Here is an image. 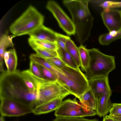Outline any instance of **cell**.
<instances>
[{"label":"cell","instance_id":"6da1fadb","mask_svg":"<svg viewBox=\"0 0 121 121\" xmlns=\"http://www.w3.org/2000/svg\"><path fill=\"white\" fill-rule=\"evenodd\" d=\"M37 91L28 89L19 70L12 73L4 71L0 75V98L15 100L34 109L37 106Z\"/></svg>","mask_w":121,"mask_h":121},{"label":"cell","instance_id":"7a4b0ae2","mask_svg":"<svg viewBox=\"0 0 121 121\" xmlns=\"http://www.w3.org/2000/svg\"><path fill=\"white\" fill-rule=\"evenodd\" d=\"M89 0H65L64 4L72 17L76 39L81 45L88 39L93 25V19L89 8Z\"/></svg>","mask_w":121,"mask_h":121},{"label":"cell","instance_id":"3957f363","mask_svg":"<svg viewBox=\"0 0 121 121\" xmlns=\"http://www.w3.org/2000/svg\"><path fill=\"white\" fill-rule=\"evenodd\" d=\"M54 75L61 86L79 99L89 88L88 80L79 68L66 65L60 69L57 68Z\"/></svg>","mask_w":121,"mask_h":121},{"label":"cell","instance_id":"277c9868","mask_svg":"<svg viewBox=\"0 0 121 121\" xmlns=\"http://www.w3.org/2000/svg\"><path fill=\"white\" fill-rule=\"evenodd\" d=\"M90 60L85 75L89 80L108 76L116 68L114 56L105 54L95 48L88 49Z\"/></svg>","mask_w":121,"mask_h":121},{"label":"cell","instance_id":"5b68a950","mask_svg":"<svg viewBox=\"0 0 121 121\" xmlns=\"http://www.w3.org/2000/svg\"><path fill=\"white\" fill-rule=\"evenodd\" d=\"M44 17L34 7L30 6L9 27L16 36L29 34L43 24Z\"/></svg>","mask_w":121,"mask_h":121},{"label":"cell","instance_id":"8992f818","mask_svg":"<svg viewBox=\"0 0 121 121\" xmlns=\"http://www.w3.org/2000/svg\"><path fill=\"white\" fill-rule=\"evenodd\" d=\"M56 117H83L97 115L96 111L91 110L78 103L76 98L62 101L55 111Z\"/></svg>","mask_w":121,"mask_h":121},{"label":"cell","instance_id":"52a82bcc","mask_svg":"<svg viewBox=\"0 0 121 121\" xmlns=\"http://www.w3.org/2000/svg\"><path fill=\"white\" fill-rule=\"evenodd\" d=\"M37 106L56 99H63L70 93L56 81L41 83L37 89ZM36 106V107H37Z\"/></svg>","mask_w":121,"mask_h":121},{"label":"cell","instance_id":"ba28073f","mask_svg":"<svg viewBox=\"0 0 121 121\" xmlns=\"http://www.w3.org/2000/svg\"><path fill=\"white\" fill-rule=\"evenodd\" d=\"M0 100V113L4 116L18 117L33 112V109L17 101L3 97Z\"/></svg>","mask_w":121,"mask_h":121},{"label":"cell","instance_id":"9c48e42d","mask_svg":"<svg viewBox=\"0 0 121 121\" xmlns=\"http://www.w3.org/2000/svg\"><path fill=\"white\" fill-rule=\"evenodd\" d=\"M46 7L53 15L57 21L60 27L69 35L75 34V27L70 18L56 2L49 1Z\"/></svg>","mask_w":121,"mask_h":121},{"label":"cell","instance_id":"30bf717a","mask_svg":"<svg viewBox=\"0 0 121 121\" xmlns=\"http://www.w3.org/2000/svg\"><path fill=\"white\" fill-rule=\"evenodd\" d=\"M104 23L109 32L121 30V12L113 9H104L101 13Z\"/></svg>","mask_w":121,"mask_h":121},{"label":"cell","instance_id":"8fae6325","mask_svg":"<svg viewBox=\"0 0 121 121\" xmlns=\"http://www.w3.org/2000/svg\"><path fill=\"white\" fill-rule=\"evenodd\" d=\"M89 87L97 100L106 92L111 90L108 76L96 78L88 80Z\"/></svg>","mask_w":121,"mask_h":121},{"label":"cell","instance_id":"7c38bea8","mask_svg":"<svg viewBox=\"0 0 121 121\" xmlns=\"http://www.w3.org/2000/svg\"><path fill=\"white\" fill-rule=\"evenodd\" d=\"M56 32L43 24L29 34L30 38L35 40L48 41L56 43Z\"/></svg>","mask_w":121,"mask_h":121},{"label":"cell","instance_id":"4fadbf2b","mask_svg":"<svg viewBox=\"0 0 121 121\" xmlns=\"http://www.w3.org/2000/svg\"><path fill=\"white\" fill-rule=\"evenodd\" d=\"M112 94L111 90L108 91L97 100L96 111L99 116L104 117L110 112L112 105L110 100Z\"/></svg>","mask_w":121,"mask_h":121},{"label":"cell","instance_id":"5bb4252c","mask_svg":"<svg viewBox=\"0 0 121 121\" xmlns=\"http://www.w3.org/2000/svg\"><path fill=\"white\" fill-rule=\"evenodd\" d=\"M21 73L26 85L31 91H37L40 84L45 81H47L36 77L29 69L23 71L21 72Z\"/></svg>","mask_w":121,"mask_h":121},{"label":"cell","instance_id":"9a60e30c","mask_svg":"<svg viewBox=\"0 0 121 121\" xmlns=\"http://www.w3.org/2000/svg\"><path fill=\"white\" fill-rule=\"evenodd\" d=\"M62 99L58 98L39 105L33 109V113L35 115H39L55 111L61 104Z\"/></svg>","mask_w":121,"mask_h":121},{"label":"cell","instance_id":"2e32d148","mask_svg":"<svg viewBox=\"0 0 121 121\" xmlns=\"http://www.w3.org/2000/svg\"><path fill=\"white\" fill-rule=\"evenodd\" d=\"M79 103L89 109L96 110L97 101L91 88L79 99Z\"/></svg>","mask_w":121,"mask_h":121},{"label":"cell","instance_id":"e0dca14e","mask_svg":"<svg viewBox=\"0 0 121 121\" xmlns=\"http://www.w3.org/2000/svg\"><path fill=\"white\" fill-rule=\"evenodd\" d=\"M13 37L7 35H4L1 36L0 41V69L2 72L4 70L3 66V59L5 50L9 47H13L12 41Z\"/></svg>","mask_w":121,"mask_h":121},{"label":"cell","instance_id":"ac0fdd59","mask_svg":"<svg viewBox=\"0 0 121 121\" xmlns=\"http://www.w3.org/2000/svg\"><path fill=\"white\" fill-rule=\"evenodd\" d=\"M28 42L33 49L36 48H42L56 51L58 48L56 43L48 41L35 40L29 38Z\"/></svg>","mask_w":121,"mask_h":121},{"label":"cell","instance_id":"d6986e66","mask_svg":"<svg viewBox=\"0 0 121 121\" xmlns=\"http://www.w3.org/2000/svg\"><path fill=\"white\" fill-rule=\"evenodd\" d=\"M120 39H121V30L113 31L101 35L99 36L98 40L100 44L106 45Z\"/></svg>","mask_w":121,"mask_h":121},{"label":"cell","instance_id":"ffe728a7","mask_svg":"<svg viewBox=\"0 0 121 121\" xmlns=\"http://www.w3.org/2000/svg\"><path fill=\"white\" fill-rule=\"evenodd\" d=\"M66 49L72 57L78 67L81 66L78 48L70 39L67 40L65 43Z\"/></svg>","mask_w":121,"mask_h":121},{"label":"cell","instance_id":"44dd1931","mask_svg":"<svg viewBox=\"0 0 121 121\" xmlns=\"http://www.w3.org/2000/svg\"><path fill=\"white\" fill-rule=\"evenodd\" d=\"M56 51L58 57L66 65L75 69L79 68L66 49H64L58 47Z\"/></svg>","mask_w":121,"mask_h":121},{"label":"cell","instance_id":"7402d4cb","mask_svg":"<svg viewBox=\"0 0 121 121\" xmlns=\"http://www.w3.org/2000/svg\"><path fill=\"white\" fill-rule=\"evenodd\" d=\"M81 67L83 71L85 72L89 65L90 57L88 49L82 45L78 47Z\"/></svg>","mask_w":121,"mask_h":121},{"label":"cell","instance_id":"603a6c76","mask_svg":"<svg viewBox=\"0 0 121 121\" xmlns=\"http://www.w3.org/2000/svg\"><path fill=\"white\" fill-rule=\"evenodd\" d=\"M8 52L9 58L5 64L7 68V72L12 73L15 72L16 70L17 63V56L14 48L10 49Z\"/></svg>","mask_w":121,"mask_h":121},{"label":"cell","instance_id":"cb8c5ba5","mask_svg":"<svg viewBox=\"0 0 121 121\" xmlns=\"http://www.w3.org/2000/svg\"><path fill=\"white\" fill-rule=\"evenodd\" d=\"M34 50L37 54L45 58L58 57L57 52L56 50L42 48H36Z\"/></svg>","mask_w":121,"mask_h":121},{"label":"cell","instance_id":"d4e9b609","mask_svg":"<svg viewBox=\"0 0 121 121\" xmlns=\"http://www.w3.org/2000/svg\"><path fill=\"white\" fill-rule=\"evenodd\" d=\"M38 65L44 79L50 82H55L57 81L56 78L51 71L42 66Z\"/></svg>","mask_w":121,"mask_h":121},{"label":"cell","instance_id":"484cf974","mask_svg":"<svg viewBox=\"0 0 121 121\" xmlns=\"http://www.w3.org/2000/svg\"><path fill=\"white\" fill-rule=\"evenodd\" d=\"M99 5L104 9L115 8H121V1L101 0Z\"/></svg>","mask_w":121,"mask_h":121},{"label":"cell","instance_id":"4316f807","mask_svg":"<svg viewBox=\"0 0 121 121\" xmlns=\"http://www.w3.org/2000/svg\"><path fill=\"white\" fill-rule=\"evenodd\" d=\"M52 121H99L96 119H89L83 117H56Z\"/></svg>","mask_w":121,"mask_h":121},{"label":"cell","instance_id":"83f0119b","mask_svg":"<svg viewBox=\"0 0 121 121\" xmlns=\"http://www.w3.org/2000/svg\"><path fill=\"white\" fill-rule=\"evenodd\" d=\"M29 70L36 77L40 79H44L39 65L31 60H30V63Z\"/></svg>","mask_w":121,"mask_h":121},{"label":"cell","instance_id":"f1b7e54d","mask_svg":"<svg viewBox=\"0 0 121 121\" xmlns=\"http://www.w3.org/2000/svg\"><path fill=\"white\" fill-rule=\"evenodd\" d=\"M109 115L111 117L121 116V104H112Z\"/></svg>","mask_w":121,"mask_h":121},{"label":"cell","instance_id":"f546056e","mask_svg":"<svg viewBox=\"0 0 121 121\" xmlns=\"http://www.w3.org/2000/svg\"><path fill=\"white\" fill-rule=\"evenodd\" d=\"M45 59L52 65L59 69H61L66 65L58 57Z\"/></svg>","mask_w":121,"mask_h":121},{"label":"cell","instance_id":"4dcf8cb0","mask_svg":"<svg viewBox=\"0 0 121 121\" xmlns=\"http://www.w3.org/2000/svg\"><path fill=\"white\" fill-rule=\"evenodd\" d=\"M56 35L57 39L65 43L67 40L70 39V37L69 36L58 33H56Z\"/></svg>","mask_w":121,"mask_h":121},{"label":"cell","instance_id":"1f68e13d","mask_svg":"<svg viewBox=\"0 0 121 121\" xmlns=\"http://www.w3.org/2000/svg\"><path fill=\"white\" fill-rule=\"evenodd\" d=\"M103 117V121H115L112 117L109 115H106Z\"/></svg>","mask_w":121,"mask_h":121},{"label":"cell","instance_id":"d6a6232c","mask_svg":"<svg viewBox=\"0 0 121 121\" xmlns=\"http://www.w3.org/2000/svg\"><path fill=\"white\" fill-rule=\"evenodd\" d=\"M3 57L5 63H6L8 60L9 57V54L8 51H6L4 52V54Z\"/></svg>","mask_w":121,"mask_h":121},{"label":"cell","instance_id":"836d02e7","mask_svg":"<svg viewBox=\"0 0 121 121\" xmlns=\"http://www.w3.org/2000/svg\"><path fill=\"white\" fill-rule=\"evenodd\" d=\"M112 117L113 118L115 121H121V116Z\"/></svg>","mask_w":121,"mask_h":121},{"label":"cell","instance_id":"e575fe53","mask_svg":"<svg viewBox=\"0 0 121 121\" xmlns=\"http://www.w3.org/2000/svg\"><path fill=\"white\" fill-rule=\"evenodd\" d=\"M3 117L4 116L1 115L0 118V121H5Z\"/></svg>","mask_w":121,"mask_h":121},{"label":"cell","instance_id":"d590c367","mask_svg":"<svg viewBox=\"0 0 121 121\" xmlns=\"http://www.w3.org/2000/svg\"><path fill=\"white\" fill-rule=\"evenodd\" d=\"M120 11H121V10H120Z\"/></svg>","mask_w":121,"mask_h":121}]
</instances>
